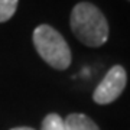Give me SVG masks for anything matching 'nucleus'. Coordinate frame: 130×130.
Returning a JSON list of instances; mask_svg holds the SVG:
<instances>
[{
  "mask_svg": "<svg viewBox=\"0 0 130 130\" xmlns=\"http://www.w3.org/2000/svg\"><path fill=\"white\" fill-rule=\"evenodd\" d=\"M10 130H35V129H32V127H14V129Z\"/></svg>",
  "mask_w": 130,
  "mask_h": 130,
  "instance_id": "7",
  "label": "nucleus"
},
{
  "mask_svg": "<svg viewBox=\"0 0 130 130\" xmlns=\"http://www.w3.org/2000/svg\"><path fill=\"white\" fill-rule=\"evenodd\" d=\"M71 29L81 43L98 48L108 39V23L103 12L90 2H79L71 12Z\"/></svg>",
  "mask_w": 130,
  "mask_h": 130,
  "instance_id": "1",
  "label": "nucleus"
},
{
  "mask_svg": "<svg viewBox=\"0 0 130 130\" xmlns=\"http://www.w3.org/2000/svg\"><path fill=\"white\" fill-rule=\"evenodd\" d=\"M126 84H127L126 70L121 65H114L108 70L106 77L97 85V88L94 90L93 100L101 106L116 101L124 91Z\"/></svg>",
  "mask_w": 130,
  "mask_h": 130,
  "instance_id": "3",
  "label": "nucleus"
},
{
  "mask_svg": "<svg viewBox=\"0 0 130 130\" xmlns=\"http://www.w3.org/2000/svg\"><path fill=\"white\" fill-rule=\"evenodd\" d=\"M32 41L39 56L52 68L64 71L71 65L70 46L64 36L52 26L39 25L33 30Z\"/></svg>",
  "mask_w": 130,
  "mask_h": 130,
  "instance_id": "2",
  "label": "nucleus"
},
{
  "mask_svg": "<svg viewBox=\"0 0 130 130\" xmlns=\"http://www.w3.org/2000/svg\"><path fill=\"white\" fill-rule=\"evenodd\" d=\"M19 0H0V23L7 22L18 9Z\"/></svg>",
  "mask_w": 130,
  "mask_h": 130,
  "instance_id": "6",
  "label": "nucleus"
},
{
  "mask_svg": "<svg viewBox=\"0 0 130 130\" xmlns=\"http://www.w3.org/2000/svg\"><path fill=\"white\" fill-rule=\"evenodd\" d=\"M67 130H100L95 121L81 113H72L64 119Z\"/></svg>",
  "mask_w": 130,
  "mask_h": 130,
  "instance_id": "4",
  "label": "nucleus"
},
{
  "mask_svg": "<svg viewBox=\"0 0 130 130\" xmlns=\"http://www.w3.org/2000/svg\"><path fill=\"white\" fill-rule=\"evenodd\" d=\"M41 130H67V129H65L64 119L56 113H51L43 119Z\"/></svg>",
  "mask_w": 130,
  "mask_h": 130,
  "instance_id": "5",
  "label": "nucleus"
}]
</instances>
